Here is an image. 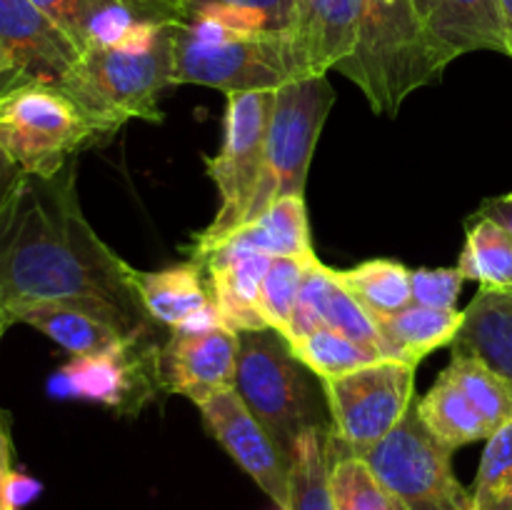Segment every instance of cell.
<instances>
[{
	"instance_id": "39",
	"label": "cell",
	"mask_w": 512,
	"mask_h": 510,
	"mask_svg": "<svg viewBox=\"0 0 512 510\" xmlns=\"http://www.w3.org/2000/svg\"><path fill=\"white\" fill-rule=\"evenodd\" d=\"M20 175H23V170H20L18 165L5 155V150L0 148V208H3V203L8 200L10 190L15 188Z\"/></svg>"
},
{
	"instance_id": "27",
	"label": "cell",
	"mask_w": 512,
	"mask_h": 510,
	"mask_svg": "<svg viewBox=\"0 0 512 510\" xmlns=\"http://www.w3.org/2000/svg\"><path fill=\"white\" fill-rule=\"evenodd\" d=\"M325 428H310L290 448L288 510H335L330 490V453Z\"/></svg>"
},
{
	"instance_id": "9",
	"label": "cell",
	"mask_w": 512,
	"mask_h": 510,
	"mask_svg": "<svg viewBox=\"0 0 512 510\" xmlns=\"http://www.w3.org/2000/svg\"><path fill=\"white\" fill-rule=\"evenodd\" d=\"M415 365L383 358L335 380H323L330 438L365 458L413 408Z\"/></svg>"
},
{
	"instance_id": "38",
	"label": "cell",
	"mask_w": 512,
	"mask_h": 510,
	"mask_svg": "<svg viewBox=\"0 0 512 510\" xmlns=\"http://www.w3.org/2000/svg\"><path fill=\"white\" fill-rule=\"evenodd\" d=\"M13 438H10V413L0 408V488L13 470Z\"/></svg>"
},
{
	"instance_id": "40",
	"label": "cell",
	"mask_w": 512,
	"mask_h": 510,
	"mask_svg": "<svg viewBox=\"0 0 512 510\" xmlns=\"http://www.w3.org/2000/svg\"><path fill=\"white\" fill-rule=\"evenodd\" d=\"M15 80H25L23 73H20L18 63H15L13 55L8 53V48L5 45H0V90L8 88L10 83H15Z\"/></svg>"
},
{
	"instance_id": "15",
	"label": "cell",
	"mask_w": 512,
	"mask_h": 510,
	"mask_svg": "<svg viewBox=\"0 0 512 510\" xmlns=\"http://www.w3.org/2000/svg\"><path fill=\"white\" fill-rule=\"evenodd\" d=\"M0 45L25 80L58 85L78 63L80 50L33 0H0Z\"/></svg>"
},
{
	"instance_id": "42",
	"label": "cell",
	"mask_w": 512,
	"mask_h": 510,
	"mask_svg": "<svg viewBox=\"0 0 512 510\" xmlns=\"http://www.w3.org/2000/svg\"><path fill=\"white\" fill-rule=\"evenodd\" d=\"M8 325H10V318H8V313H5V305L0 303V338H3V333Z\"/></svg>"
},
{
	"instance_id": "4",
	"label": "cell",
	"mask_w": 512,
	"mask_h": 510,
	"mask_svg": "<svg viewBox=\"0 0 512 510\" xmlns=\"http://www.w3.org/2000/svg\"><path fill=\"white\" fill-rule=\"evenodd\" d=\"M110 138L58 85L15 80L0 90V148L23 173H60L80 150Z\"/></svg>"
},
{
	"instance_id": "7",
	"label": "cell",
	"mask_w": 512,
	"mask_h": 510,
	"mask_svg": "<svg viewBox=\"0 0 512 510\" xmlns=\"http://www.w3.org/2000/svg\"><path fill=\"white\" fill-rule=\"evenodd\" d=\"M333 103L335 90L328 75L293 80L275 93L263 163L245 200L238 228L253 223L280 198L305 193L310 160Z\"/></svg>"
},
{
	"instance_id": "33",
	"label": "cell",
	"mask_w": 512,
	"mask_h": 510,
	"mask_svg": "<svg viewBox=\"0 0 512 510\" xmlns=\"http://www.w3.org/2000/svg\"><path fill=\"white\" fill-rule=\"evenodd\" d=\"M470 495L475 510H512V420L488 438Z\"/></svg>"
},
{
	"instance_id": "29",
	"label": "cell",
	"mask_w": 512,
	"mask_h": 510,
	"mask_svg": "<svg viewBox=\"0 0 512 510\" xmlns=\"http://www.w3.org/2000/svg\"><path fill=\"white\" fill-rule=\"evenodd\" d=\"M335 278L370 313H398L413 303L410 270L398 260H365L350 270H335Z\"/></svg>"
},
{
	"instance_id": "8",
	"label": "cell",
	"mask_w": 512,
	"mask_h": 510,
	"mask_svg": "<svg viewBox=\"0 0 512 510\" xmlns=\"http://www.w3.org/2000/svg\"><path fill=\"white\" fill-rule=\"evenodd\" d=\"M278 90H248L228 93L223 118V145L213 158L205 160L208 175L220 193V208L213 223L193 238V260L208 255L240 225L245 200L253 190L263 163L265 140Z\"/></svg>"
},
{
	"instance_id": "37",
	"label": "cell",
	"mask_w": 512,
	"mask_h": 510,
	"mask_svg": "<svg viewBox=\"0 0 512 510\" xmlns=\"http://www.w3.org/2000/svg\"><path fill=\"white\" fill-rule=\"evenodd\" d=\"M475 213L488 215V218L498 220V223L503 225V228L512 235V193H505V195H498V198L483 200V205H480Z\"/></svg>"
},
{
	"instance_id": "41",
	"label": "cell",
	"mask_w": 512,
	"mask_h": 510,
	"mask_svg": "<svg viewBox=\"0 0 512 510\" xmlns=\"http://www.w3.org/2000/svg\"><path fill=\"white\" fill-rule=\"evenodd\" d=\"M498 5H500V18H503L505 38H508V48L512 58V0H498Z\"/></svg>"
},
{
	"instance_id": "23",
	"label": "cell",
	"mask_w": 512,
	"mask_h": 510,
	"mask_svg": "<svg viewBox=\"0 0 512 510\" xmlns=\"http://www.w3.org/2000/svg\"><path fill=\"white\" fill-rule=\"evenodd\" d=\"M465 320L453 353H470L512 383V295L483 293L463 310Z\"/></svg>"
},
{
	"instance_id": "17",
	"label": "cell",
	"mask_w": 512,
	"mask_h": 510,
	"mask_svg": "<svg viewBox=\"0 0 512 510\" xmlns=\"http://www.w3.org/2000/svg\"><path fill=\"white\" fill-rule=\"evenodd\" d=\"M415 5L445 63L475 50L510 55L498 0H415Z\"/></svg>"
},
{
	"instance_id": "6",
	"label": "cell",
	"mask_w": 512,
	"mask_h": 510,
	"mask_svg": "<svg viewBox=\"0 0 512 510\" xmlns=\"http://www.w3.org/2000/svg\"><path fill=\"white\" fill-rule=\"evenodd\" d=\"M310 75L313 70L290 33H235L205 43L180 23L173 28V85H208L228 95L280 90Z\"/></svg>"
},
{
	"instance_id": "11",
	"label": "cell",
	"mask_w": 512,
	"mask_h": 510,
	"mask_svg": "<svg viewBox=\"0 0 512 510\" xmlns=\"http://www.w3.org/2000/svg\"><path fill=\"white\" fill-rule=\"evenodd\" d=\"M145 335L148 333L128 335L108 350L70 358L50 378V395L90 400L123 413L140 410L160 388V350L145 345Z\"/></svg>"
},
{
	"instance_id": "28",
	"label": "cell",
	"mask_w": 512,
	"mask_h": 510,
	"mask_svg": "<svg viewBox=\"0 0 512 510\" xmlns=\"http://www.w3.org/2000/svg\"><path fill=\"white\" fill-rule=\"evenodd\" d=\"M445 378L478 408L485 423L493 428H503L512 420V383L498 370L490 368L485 360L470 353H453L450 365L443 370Z\"/></svg>"
},
{
	"instance_id": "36",
	"label": "cell",
	"mask_w": 512,
	"mask_h": 510,
	"mask_svg": "<svg viewBox=\"0 0 512 510\" xmlns=\"http://www.w3.org/2000/svg\"><path fill=\"white\" fill-rule=\"evenodd\" d=\"M43 493V483L35 480L33 475L13 468L0 488V510H23L25 505L33 503Z\"/></svg>"
},
{
	"instance_id": "16",
	"label": "cell",
	"mask_w": 512,
	"mask_h": 510,
	"mask_svg": "<svg viewBox=\"0 0 512 510\" xmlns=\"http://www.w3.org/2000/svg\"><path fill=\"white\" fill-rule=\"evenodd\" d=\"M320 328L338 330V333L348 335V338L358 340L368 348H375L383 358H388V348H385V340L380 335L373 313L338 283L333 268L315 260L298 295L288 343Z\"/></svg>"
},
{
	"instance_id": "18",
	"label": "cell",
	"mask_w": 512,
	"mask_h": 510,
	"mask_svg": "<svg viewBox=\"0 0 512 510\" xmlns=\"http://www.w3.org/2000/svg\"><path fill=\"white\" fill-rule=\"evenodd\" d=\"M270 255L248 253V250H210L203 263L208 275L210 298L218 305L220 315L238 333L245 330H268L260 313V285L270 268Z\"/></svg>"
},
{
	"instance_id": "3",
	"label": "cell",
	"mask_w": 512,
	"mask_h": 510,
	"mask_svg": "<svg viewBox=\"0 0 512 510\" xmlns=\"http://www.w3.org/2000/svg\"><path fill=\"white\" fill-rule=\"evenodd\" d=\"M318 380L278 330L240 333L235 390L288 458L293 443L305 430L330 425Z\"/></svg>"
},
{
	"instance_id": "10",
	"label": "cell",
	"mask_w": 512,
	"mask_h": 510,
	"mask_svg": "<svg viewBox=\"0 0 512 510\" xmlns=\"http://www.w3.org/2000/svg\"><path fill=\"white\" fill-rule=\"evenodd\" d=\"M365 460L408 510H475L473 495L453 473V450L425 428L415 403Z\"/></svg>"
},
{
	"instance_id": "26",
	"label": "cell",
	"mask_w": 512,
	"mask_h": 510,
	"mask_svg": "<svg viewBox=\"0 0 512 510\" xmlns=\"http://www.w3.org/2000/svg\"><path fill=\"white\" fill-rule=\"evenodd\" d=\"M330 490L335 510H408L360 455L340 448L328 433Z\"/></svg>"
},
{
	"instance_id": "19",
	"label": "cell",
	"mask_w": 512,
	"mask_h": 510,
	"mask_svg": "<svg viewBox=\"0 0 512 510\" xmlns=\"http://www.w3.org/2000/svg\"><path fill=\"white\" fill-rule=\"evenodd\" d=\"M365 0H300L293 38L313 75H328L355 48Z\"/></svg>"
},
{
	"instance_id": "20",
	"label": "cell",
	"mask_w": 512,
	"mask_h": 510,
	"mask_svg": "<svg viewBox=\"0 0 512 510\" xmlns=\"http://www.w3.org/2000/svg\"><path fill=\"white\" fill-rule=\"evenodd\" d=\"M215 248L248 250V253H263L270 258H318L313 248L308 208H305L303 195L280 198L260 218L233 230Z\"/></svg>"
},
{
	"instance_id": "21",
	"label": "cell",
	"mask_w": 512,
	"mask_h": 510,
	"mask_svg": "<svg viewBox=\"0 0 512 510\" xmlns=\"http://www.w3.org/2000/svg\"><path fill=\"white\" fill-rule=\"evenodd\" d=\"M133 285L148 318L173 330H178L190 315L213 303L208 275L198 260L153 270V273L133 268Z\"/></svg>"
},
{
	"instance_id": "43",
	"label": "cell",
	"mask_w": 512,
	"mask_h": 510,
	"mask_svg": "<svg viewBox=\"0 0 512 510\" xmlns=\"http://www.w3.org/2000/svg\"><path fill=\"white\" fill-rule=\"evenodd\" d=\"M275 510H280V508H275Z\"/></svg>"
},
{
	"instance_id": "22",
	"label": "cell",
	"mask_w": 512,
	"mask_h": 510,
	"mask_svg": "<svg viewBox=\"0 0 512 510\" xmlns=\"http://www.w3.org/2000/svg\"><path fill=\"white\" fill-rule=\"evenodd\" d=\"M380 335L388 348V358L418 365L425 355L443 345L455 343L463 328V310H440L410 303L398 313H373Z\"/></svg>"
},
{
	"instance_id": "13",
	"label": "cell",
	"mask_w": 512,
	"mask_h": 510,
	"mask_svg": "<svg viewBox=\"0 0 512 510\" xmlns=\"http://www.w3.org/2000/svg\"><path fill=\"white\" fill-rule=\"evenodd\" d=\"M240 333L230 325H220L205 333L173 330L168 343L158 353L160 390L205 403L213 395L235 388L238 373Z\"/></svg>"
},
{
	"instance_id": "25",
	"label": "cell",
	"mask_w": 512,
	"mask_h": 510,
	"mask_svg": "<svg viewBox=\"0 0 512 510\" xmlns=\"http://www.w3.org/2000/svg\"><path fill=\"white\" fill-rule=\"evenodd\" d=\"M415 408L425 428L450 450H458L475 440H488L493 435V428L485 423L478 408L443 373L428 395L415 403Z\"/></svg>"
},
{
	"instance_id": "24",
	"label": "cell",
	"mask_w": 512,
	"mask_h": 510,
	"mask_svg": "<svg viewBox=\"0 0 512 510\" xmlns=\"http://www.w3.org/2000/svg\"><path fill=\"white\" fill-rule=\"evenodd\" d=\"M458 270L483 293L512 295V235L498 220L473 213L465 223V248Z\"/></svg>"
},
{
	"instance_id": "32",
	"label": "cell",
	"mask_w": 512,
	"mask_h": 510,
	"mask_svg": "<svg viewBox=\"0 0 512 510\" xmlns=\"http://www.w3.org/2000/svg\"><path fill=\"white\" fill-rule=\"evenodd\" d=\"M318 258H273L260 285V313L270 330H278L285 340L293 328V313L298 305V295L303 290L305 275Z\"/></svg>"
},
{
	"instance_id": "1",
	"label": "cell",
	"mask_w": 512,
	"mask_h": 510,
	"mask_svg": "<svg viewBox=\"0 0 512 510\" xmlns=\"http://www.w3.org/2000/svg\"><path fill=\"white\" fill-rule=\"evenodd\" d=\"M78 158L50 178L23 173L0 208V303L98 300L150 330L133 265L108 248L80 208Z\"/></svg>"
},
{
	"instance_id": "30",
	"label": "cell",
	"mask_w": 512,
	"mask_h": 510,
	"mask_svg": "<svg viewBox=\"0 0 512 510\" xmlns=\"http://www.w3.org/2000/svg\"><path fill=\"white\" fill-rule=\"evenodd\" d=\"M290 348L320 380L343 378L375 360H383V355L375 348H368V345L330 328L300 335V338L290 340Z\"/></svg>"
},
{
	"instance_id": "12",
	"label": "cell",
	"mask_w": 512,
	"mask_h": 510,
	"mask_svg": "<svg viewBox=\"0 0 512 510\" xmlns=\"http://www.w3.org/2000/svg\"><path fill=\"white\" fill-rule=\"evenodd\" d=\"M203 425L225 453L260 485L275 508L288 510L290 505V458L278 440L265 430L238 395L225 390L198 405Z\"/></svg>"
},
{
	"instance_id": "31",
	"label": "cell",
	"mask_w": 512,
	"mask_h": 510,
	"mask_svg": "<svg viewBox=\"0 0 512 510\" xmlns=\"http://www.w3.org/2000/svg\"><path fill=\"white\" fill-rule=\"evenodd\" d=\"M83 53L90 23L115 5H133L160 23H180L178 0H33Z\"/></svg>"
},
{
	"instance_id": "35",
	"label": "cell",
	"mask_w": 512,
	"mask_h": 510,
	"mask_svg": "<svg viewBox=\"0 0 512 510\" xmlns=\"http://www.w3.org/2000/svg\"><path fill=\"white\" fill-rule=\"evenodd\" d=\"M203 5H228V8L250 10V13H260L268 18L275 33H293L295 20H298V5L300 0H178L180 20L185 13Z\"/></svg>"
},
{
	"instance_id": "34",
	"label": "cell",
	"mask_w": 512,
	"mask_h": 510,
	"mask_svg": "<svg viewBox=\"0 0 512 510\" xmlns=\"http://www.w3.org/2000/svg\"><path fill=\"white\" fill-rule=\"evenodd\" d=\"M463 273L455 268H418L410 270V293L413 303L425 308L453 310L458 303V295L463 290Z\"/></svg>"
},
{
	"instance_id": "5",
	"label": "cell",
	"mask_w": 512,
	"mask_h": 510,
	"mask_svg": "<svg viewBox=\"0 0 512 510\" xmlns=\"http://www.w3.org/2000/svg\"><path fill=\"white\" fill-rule=\"evenodd\" d=\"M173 28L150 53L85 50L58 88L108 135L128 120L160 123L158 98L173 85Z\"/></svg>"
},
{
	"instance_id": "14",
	"label": "cell",
	"mask_w": 512,
	"mask_h": 510,
	"mask_svg": "<svg viewBox=\"0 0 512 510\" xmlns=\"http://www.w3.org/2000/svg\"><path fill=\"white\" fill-rule=\"evenodd\" d=\"M5 313L10 323H25L40 330L73 358L113 348L128 335L148 333V330H135L110 305L85 298L18 300L5 305Z\"/></svg>"
},
{
	"instance_id": "2",
	"label": "cell",
	"mask_w": 512,
	"mask_h": 510,
	"mask_svg": "<svg viewBox=\"0 0 512 510\" xmlns=\"http://www.w3.org/2000/svg\"><path fill=\"white\" fill-rule=\"evenodd\" d=\"M445 68L415 0H365L353 53L335 70L363 90L375 113L395 115L413 90L438 80Z\"/></svg>"
}]
</instances>
